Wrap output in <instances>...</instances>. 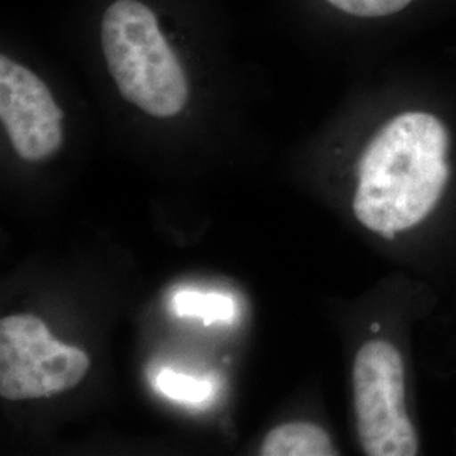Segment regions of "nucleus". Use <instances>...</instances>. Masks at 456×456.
Listing matches in <instances>:
<instances>
[{
	"mask_svg": "<svg viewBox=\"0 0 456 456\" xmlns=\"http://www.w3.org/2000/svg\"><path fill=\"white\" fill-rule=\"evenodd\" d=\"M102 48L122 97L167 118L188 102V80L154 12L139 0H117L102 20Z\"/></svg>",
	"mask_w": 456,
	"mask_h": 456,
	"instance_id": "obj_1",
	"label": "nucleus"
},
{
	"mask_svg": "<svg viewBox=\"0 0 456 456\" xmlns=\"http://www.w3.org/2000/svg\"><path fill=\"white\" fill-rule=\"evenodd\" d=\"M171 311L181 318H200L207 326L232 325L237 318V303L228 294L178 289L171 296Z\"/></svg>",
	"mask_w": 456,
	"mask_h": 456,
	"instance_id": "obj_5",
	"label": "nucleus"
},
{
	"mask_svg": "<svg viewBox=\"0 0 456 456\" xmlns=\"http://www.w3.org/2000/svg\"><path fill=\"white\" fill-rule=\"evenodd\" d=\"M88 355L56 340L43 320L12 314L0 322V395L7 401L49 397L78 386Z\"/></svg>",
	"mask_w": 456,
	"mask_h": 456,
	"instance_id": "obj_2",
	"label": "nucleus"
},
{
	"mask_svg": "<svg viewBox=\"0 0 456 456\" xmlns=\"http://www.w3.org/2000/svg\"><path fill=\"white\" fill-rule=\"evenodd\" d=\"M372 331H379V325H377V323H375V325L372 326Z\"/></svg>",
	"mask_w": 456,
	"mask_h": 456,
	"instance_id": "obj_8",
	"label": "nucleus"
},
{
	"mask_svg": "<svg viewBox=\"0 0 456 456\" xmlns=\"http://www.w3.org/2000/svg\"><path fill=\"white\" fill-rule=\"evenodd\" d=\"M264 456L338 455L322 426L311 423H286L271 429L262 443Z\"/></svg>",
	"mask_w": 456,
	"mask_h": 456,
	"instance_id": "obj_4",
	"label": "nucleus"
},
{
	"mask_svg": "<svg viewBox=\"0 0 456 456\" xmlns=\"http://www.w3.org/2000/svg\"><path fill=\"white\" fill-rule=\"evenodd\" d=\"M0 118L11 144L26 161H43L63 142V112L31 69L0 58Z\"/></svg>",
	"mask_w": 456,
	"mask_h": 456,
	"instance_id": "obj_3",
	"label": "nucleus"
},
{
	"mask_svg": "<svg viewBox=\"0 0 456 456\" xmlns=\"http://www.w3.org/2000/svg\"><path fill=\"white\" fill-rule=\"evenodd\" d=\"M154 389L161 392L164 397L173 399L188 406H203L210 403L216 384L212 377H196L183 374L173 369H161L154 377Z\"/></svg>",
	"mask_w": 456,
	"mask_h": 456,
	"instance_id": "obj_6",
	"label": "nucleus"
},
{
	"mask_svg": "<svg viewBox=\"0 0 456 456\" xmlns=\"http://www.w3.org/2000/svg\"><path fill=\"white\" fill-rule=\"evenodd\" d=\"M345 14L357 17H384L404 11L412 0H326Z\"/></svg>",
	"mask_w": 456,
	"mask_h": 456,
	"instance_id": "obj_7",
	"label": "nucleus"
}]
</instances>
